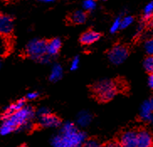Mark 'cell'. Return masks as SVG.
Masks as SVG:
<instances>
[{
    "instance_id": "14",
    "label": "cell",
    "mask_w": 153,
    "mask_h": 147,
    "mask_svg": "<svg viewBox=\"0 0 153 147\" xmlns=\"http://www.w3.org/2000/svg\"><path fill=\"white\" fill-rule=\"evenodd\" d=\"M92 118H93L92 114L89 112L85 111V110L79 112L76 116V124L80 127H87L88 125H90Z\"/></svg>"
},
{
    "instance_id": "22",
    "label": "cell",
    "mask_w": 153,
    "mask_h": 147,
    "mask_svg": "<svg viewBox=\"0 0 153 147\" xmlns=\"http://www.w3.org/2000/svg\"><path fill=\"white\" fill-rule=\"evenodd\" d=\"M134 22V18L131 15H126L121 19V29H126L131 26L132 23Z\"/></svg>"
},
{
    "instance_id": "2",
    "label": "cell",
    "mask_w": 153,
    "mask_h": 147,
    "mask_svg": "<svg viewBox=\"0 0 153 147\" xmlns=\"http://www.w3.org/2000/svg\"><path fill=\"white\" fill-rule=\"evenodd\" d=\"M86 141V134L76 129L72 122L64 124L60 134L51 139L53 147H82Z\"/></svg>"
},
{
    "instance_id": "20",
    "label": "cell",
    "mask_w": 153,
    "mask_h": 147,
    "mask_svg": "<svg viewBox=\"0 0 153 147\" xmlns=\"http://www.w3.org/2000/svg\"><path fill=\"white\" fill-rule=\"evenodd\" d=\"M144 17L146 19H149L153 15V1L149 2L145 6L144 10Z\"/></svg>"
},
{
    "instance_id": "17",
    "label": "cell",
    "mask_w": 153,
    "mask_h": 147,
    "mask_svg": "<svg viewBox=\"0 0 153 147\" xmlns=\"http://www.w3.org/2000/svg\"><path fill=\"white\" fill-rule=\"evenodd\" d=\"M97 7L96 0H83L82 1V9L85 11H93Z\"/></svg>"
},
{
    "instance_id": "16",
    "label": "cell",
    "mask_w": 153,
    "mask_h": 147,
    "mask_svg": "<svg viewBox=\"0 0 153 147\" xmlns=\"http://www.w3.org/2000/svg\"><path fill=\"white\" fill-rule=\"evenodd\" d=\"M70 19L72 23L76 24H83L87 19V14L83 10H76L71 14Z\"/></svg>"
},
{
    "instance_id": "29",
    "label": "cell",
    "mask_w": 153,
    "mask_h": 147,
    "mask_svg": "<svg viewBox=\"0 0 153 147\" xmlns=\"http://www.w3.org/2000/svg\"><path fill=\"white\" fill-rule=\"evenodd\" d=\"M39 1L44 4H51V3H53L55 0H39Z\"/></svg>"
},
{
    "instance_id": "26",
    "label": "cell",
    "mask_w": 153,
    "mask_h": 147,
    "mask_svg": "<svg viewBox=\"0 0 153 147\" xmlns=\"http://www.w3.org/2000/svg\"><path fill=\"white\" fill-rule=\"evenodd\" d=\"M39 97V94L37 92H30L26 94V98L29 100H34Z\"/></svg>"
},
{
    "instance_id": "11",
    "label": "cell",
    "mask_w": 153,
    "mask_h": 147,
    "mask_svg": "<svg viewBox=\"0 0 153 147\" xmlns=\"http://www.w3.org/2000/svg\"><path fill=\"white\" fill-rule=\"evenodd\" d=\"M100 38V34L99 32L94 30H88L82 35L80 41L83 45H92L98 41Z\"/></svg>"
},
{
    "instance_id": "4",
    "label": "cell",
    "mask_w": 153,
    "mask_h": 147,
    "mask_svg": "<svg viewBox=\"0 0 153 147\" xmlns=\"http://www.w3.org/2000/svg\"><path fill=\"white\" fill-rule=\"evenodd\" d=\"M47 42L41 39H34L30 40L26 45V54L32 60L41 62V60L46 54Z\"/></svg>"
},
{
    "instance_id": "21",
    "label": "cell",
    "mask_w": 153,
    "mask_h": 147,
    "mask_svg": "<svg viewBox=\"0 0 153 147\" xmlns=\"http://www.w3.org/2000/svg\"><path fill=\"white\" fill-rule=\"evenodd\" d=\"M144 49L147 55L153 56V38H150L145 42Z\"/></svg>"
},
{
    "instance_id": "34",
    "label": "cell",
    "mask_w": 153,
    "mask_h": 147,
    "mask_svg": "<svg viewBox=\"0 0 153 147\" xmlns=\"http://www.w3.org/2000/svg\"></svg>"
},
{
    "instance_id": "6",
    "label": "cell",
    "mask_w": 153,
    "mask_h": 147,
    "mask_svg": "<svg viewBox=\"0 0 153 147\" xmlns=\"http://www.w3.org/2000/svg\"><path fill=\"white\" fill-rule=\"evenodd\" d=\"M14 30V20L8 14H2L0 17V32L3 36H9Z\"/></svg>"
},
{
    "instance_id": "24",
    "label": "cell",
    "mask_w": 153,
    "mask_h": 147,
    "mask_svg": "<svg viewBox=\"0 0 153 147\" xmlns=\"http://www.w3.org/2000/svg\"><path fill=\"white\" fill-rule=\"evenodd\" d=\"M79 63H80V59L78 56H75L72 59V61L71 62V65H70V69L72 71H75L76 70L78 67H79Z\"/></svg>"
},
{
    "instance_id": "18",
    "label": "cell",
    "mask_w": 153,
    "mask_h": 147,
    "mask_svg": "<svg viewBox=\"0 0 153 147\" xmlns=\"http://www.w3.org/2000/svg\"><path fill=\"white\" fill-rule=\"evenodd\" d=\"M121 17H117V18L114 19V20L113 21L112 24H111V26L109 28V31H110V33L114 34V33H116L119 30L121 29Z\"/></svg>"
},
{
    "instance_id": "28",
    "label": "cell",
    "mask_w": 153,
    "mask_h": 147,
    "mask_svg": "<svg viewBox=\"0 0 153 147\" xmlns=\"http://www.w3.org/2000/svg\"><path fill=\"white\" fill-rule=\"evenodd\" d=\"M148 85L151 88L153 89V74H151L148 77Z\"/></svg>"
},
{
    "instance_id": "8",
    "label": "cell",
    "mask_w": 153,
    "mask_h": 147,
    "mask_svg": "<svg viewBox=\"0 0 153 147\" xmlns=\"http://www.w3.org/2000/svg\"><path fill=\"white\" fill-rule=\"evenodd\" d=\"M39 123L45 128H56L61 125V121L58 118L51 114L39 118Z\"/></svg>"
},
{
    "instance_id": "32",
    "label": "cell",
    "mask_w": 153,
    "mask_h": 147,
    "mask_svg": "<svg viewBox=\"0 0 153 147\" xmlns=\"http://www.w3.org/2000/svg\"><path fill=\"white\" fill-rule=\"evenodd\" d=\"M150 122H151V123H152V124L153 125V115H152V117L151 118V120H150Z\"/></svg>"
},
{
    "instance_id": "27",
    "label": "cell",
    "mask_w": 153,
    "mask_h": 147,
    "mask_svg": "<svg viewBox=\"0 0 153 147\" xmlns=\"http://www.w3.org/2000/svg\"><path fill=\"white\" fill-rule=\"evenodd\" d=\"M104 147H122L120 143L117 142H109Z\"/></svg>"
},
{
    "instance_id": "19",
    "label": "cell",
    "mask_w": 153,
    "mask_h": 147,
    "mask_svg": "<svg viewBox=\"0 0 153 147\" xmlns=\"http://www.w3.org/2000/svg\"><path fill=\"white\" fill-rule=\"evenodd\" d=\"M143 66L146 71H148L151 74H153V56H149L148 57L145 59Z\"/></svg>"
},
{
    "instance_id": "13",
    "label": "cell",
    "mask_w": 153,
    "mask_h": 147,
    "mask_svg": "<svg viewBox=\"0 0 153 147\" xmlns=\"http://www.w3.org/2000/svg\"><path fill=\"white\" fill-rule=\"evenodd\" d=\"M153 115V111L152 108L150 106L148 100L145 101L140 108V117L143 121H146V122H150L151 118Z\"/></svg>"
},
{
    "instance_id": "5",
    "label": "cell",
    "mask_w": 153,
    "mask_h": 147,
    "mask_svg": "<svg viewBox=\"0 0 153 147\" xmlns=\"http://www.w3.org/2000/svg\"><path fill=\"white\" fill-rule=\"evenodd\" d=\"M108 56L109 61L114 65H120L123 63L128 57V50L126 46L116 45L108 51Z\"/></svg>"
},
{
    "instance_id": "10",
    "label": "cell",
    "mask_w": 153,
    "mask_h": 147,
    "mask_svg": "<svg viewBox=\"0 0 153 147\" xmlns=\"http://www.w3.org/2000/svg\"><path fill=\"white\" fill-rule=\"evenodd\" d=\"M152 137L148 131L141 130L137 133V147H152Z\"/></svg>"
},
{
    "instance_id": "33",
    "label": "cell",
    "mask_w": 153,
    "mask_h": 147,
    "mask_svg": "<svg viewBox=\"0 0 153 147\" xmlns=\"http://www.w3.org/2000/svg\"><path fill=\"white\" fill-rule=\"evenodd\" d=\"M20 147H25V146H20Z\"/></svg>"
},
{
    "instance_id": "30",
    "label": "cell",
    "mask_w": 153,
    "mask_h": 147,
    "mask_svg": "<svg viewBox=\"0 0 153 147\" xmlns=\"http://www.w3.org/2000/svg\"><path fill=\"white\" fill-rule=\"evenodd\" d=\"M148 101H149V103H150V106H151V108H152V111H153V98H150Z\"/></svg>"
},
{
    "instance_id": "23",
    "label": "cell",
    "mask_w": 153,
    "mask_h": 147,
    "mask_svg": "<svg viewBox=\"0 0 153 147\" xmlns=\"http://www.w3.org/2000/svg\"><path fill=\"white\" fill-rule=\"evenodd\" d=\"M82 147H103L100 144H99L97 140H86L84 144H83V146Z\"/></svg>"
},
{
    "instance_id": "25",
    "label": "cell",
    "mask_w": 153,
    "mask_h": 147,
    "mask_svg": "<svg viewBox=\"0 0 153 147\" xmlns=\"http://www.w3.org/2000/svg\"><path fill=\"white\" fill-rule=\"evenodd\" d=\"M51 114V113H50V110L47 108H45V107L40 108L37 110V112H36V115L38 116L39 118L43 117V116L47 115V114Z\"/></svg>"
},
{
    "instance_id": "15",
    "label": "cell",
    "mask_w": 153,
    "mask_h": 147,
    "mask_svg": "<svg viewBox=\"0 0 153 147\" xmlns=\"http://www.w3.org/2000/svg\"><path fill=\"white\" fill-rule=\"evenodd\" d=\"M62 74L63 70L62 66L59 65V64H55L54 66L52 67V68H51V72H50V81L51 82H57V81H59L62 77Z\"/></svg>"
},
{
    "instance_id": "1",
    "label": "cell",
    "mask_w": 153,
    "mask_h": 147,
    "mask_svg": "<svg viewBox=\"0 0 153 147\" xmlns=\"http://www.w3.org/2000/svg\"><path fill=\"white\" fill-rule=\"evenodd\" d=\"M34 115L35 112L31 107H24L8 118L2 120L0 133L2 135H7L14 130H28L31 129L30 121L34 118Z\"/></svg>"
},
{
    "instance_id": "7",
    "label": "cell",
    "mask_w": 153,
    "mask_h": 147,
    "mask_svg": "<svg viewBox=\"0 0 153 147\" xmlns=\"http://www.w3.org/2000/svg\"><path fill=\"white\" fill-rule=\"evenodd\" d=\"M122 147H137V133L133 130L126 131L120 137Z\"/></svg>"
},
{
    "instance_id": "9",
    "label": "cell",
    "mask_w": 153,
    "mask_h": 147,
    "mask_svg": "<svg viewBox=\"0 0 153 147\" xmlns=\"http://www.w3.org/2000/svg\"><path fill=\"white\" fill-rule=\"evenodd\" d=\"M24 107H25V100L24 98H21V99H19V100L16 101V102L9 104V106H7L4 108V111L3 115H2V120L8 118L12 114L19 111V109H21Z\"/></svg>"
},
{
    "instance_id": "12",
    "label": "cell",
    "mask_w": 153,
    "mask_h": 147,
    "mask_svg": "<svg viewBox=\"0 0 153 147\" xmlns=\"http://www.w3.org/2000/svg\"><path fill=\"white\" fill-rule=\"evenodd\" d=\"M61 46H62V41L59 38H54L51 40L49 42H47L46 54L51 57L55 56L59 52Z\"/></svg>"
},
{
    "instance_id": "31",
    "label": "cell",
    "mask_w": 153,
    "mask_h": 147,
    "mask_svg": "<svg viewBox=\"0 0 153 147\" xmlns=\"http://www.w3.org/2000/svg\"><path fill=\"white\" fill-rule=\"evenodd\" d=\"M149 24H150V25L151 26H153V15L151 17V18L149 19Z\"/></svg>"
},
{
    "instance_id": "3",
    "label": "cell",
    "mask_w": 153,
    "mask_h": 147,
    "mask_svg": "<svg viewBox=\"0 0 153 147\" xmlns=\"http://www.w3.org/2000/svg\"><path fill=\"white\" fill-rule=\"evenodd\" d=\"M95 96L100 101L106 102L112 99L117 92V87L111 80H101L97 82L94 87Z\"/></svg>"
}]
</instances>
